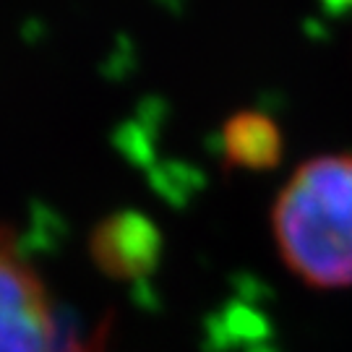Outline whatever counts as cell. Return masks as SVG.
Here are the masks:
<instances>
[{
  "label": "cell",
  "mask_w": 352,
  "mask_h": 352,
  "mask_svg": "<svg viewBox=\"0 0 352 352\" xmlns=\"http://www.w3.org/2000/svg\"><path fill=\"white\" fill-rule=\"evenodd\" d=\"M282 151V131L266 113L240 110L222 128V157L227 170L264 173L277 167Z\"/></svg>",
  "instance_id": "cell-4"
},
{
  "label": "cell",
  "mask_w": 352,
  "mask_h": 352,
  "mask_svg": "<svg viewBox=\"0 0 352 352\" xmlns=\"http://www.w3.org/2000/svg\"><path fill=\"white\" fill-rule=\"evenodd\" d=\"M0 352H78L63 340L45 282L0 230Z\"/></svg>",
  "instance_id": "cell-2"
},
{
  "label": "cell",
  "mask_w": 352,
  "mask_h": 352,
  "mask_svg": "<svg viewBox=\"0 0 352 352\" xmlns=\"http://www.w3.org/2000/svg\"><path fill=\"white\" fill-rule=\"evenodd\" d=\"M282 261L305 285H352V154L302 162L272 209Z\"/></svg>",
  "instance_id": "cell-1"
},
{
  "label": "cell",
  "mask_w": 352,
  "mask_h": 352,
  "mask_svg": "<svg viewBox=\"0 0 352 352\" xmlns=\"http://www.w3.org/2000/svg\"><path fill=\"white\" fill-rule=\"evenodd\" d=\"M91 256L102 272L113 277H139L160 256V235L146 219L120 214L97 227Z\"/></svg>",
  "instance_id": "cell-3"
}]
</instances>
